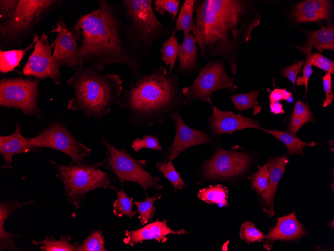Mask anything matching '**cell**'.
<instances>
[{
    "mask_svg": "<svg viewBox=\"0 0 334 251\" xmlns=\"http://www.w3.org/2000/svg\"><path fill=\"white\" fill-rule=\"evenodd\" d=\"M258 91L251 90L248 93L233 95L230 99L237 110L244 111L252 108L254 109L253 115L254 116L259 113L262 109L258 101Z\"/></svg>",
    "mask_w": 334,
    "mask_h": 251,
    "instance_id": "31",
    "label": "cell"
},
{
    "mask_svg": "<svg viewBox=\"0 0 334 251\" xmlns=\"http://www.w3.org/2000/svg\"><path fill=\"white\" fill-rule=\"evenodd\" d=\"M59 0H18L7 23L0 26V49L20 45L34 34L36 26L48 14L59 8Z\"/></svg>",
    "mask_w": 334,
    "mask_h": 251,
    "instance_id": "6",
    "label": "cell"
},
{
    "mask_svg": "<svg viewBox=\"0 0 334 251\" xmlns=\"http://www.w3.org/2000/svg\"><path fill=\"white\" fill-rule=\"evenodd\" d=\"M186 105L178 75L170 74L164 66L130 83L118 104L130 112L129 123L137 128L162 123L166 115L180 112Z\"/></svg>",
    "mask_w": 334,
    "mask_h": 251,
    "instance_id": "3",
    "label": "cell"
},
{
    "mask_svg": "<svg viewBox=\"0 0 334 251\" xmlns=\"http://www.w3.org/2000/svg\"><path fill=\"white\" fill-rule=\"evenodd\" d=\"M250 163L248 155L218 149L206 162L204 176L208 179H228L241 174Z\"/></svg>",
    "mask_w": 334,
    "mask_h": 251,
    "instance_id": "13",
    "label": "cell"
},
{
    "mask_svg": "<svg viewBox=\"0 0 334 251\" xmlns=\"http://www.w3.org/2000/svg\"><path fill=\"white\" fill-rule=\"evenodd\" d=\"M101 136L106 151L100 167L114 173L122 188L126 181L136 183L142 187L146 195L150 188L160 190L162 188L158 182L161 178L154 177L146 170L145 160L134 158L126 149H118L111 144L102 132Z\"/></svg>",
    "mask_w": 334,
    "mask_h": 251,
    "instance_id": "8",
    "label": "cell"
},
{
    "mask_svg": "<svg viewBox=\"0 0 334 251\" xmlns=\"http://www.w3.org/2000/svg\"><path fill=\"white\" fill-rule=\"evenodd\" d=\"M266 132L273 135L276 139L280 141L288 148L290 155L294 154H300L303 152V148L306 146H314L317 143L312 141L307 143L300 140L296 135L286 131L276 130H266L259 128Z\"/></svg>",
    "mask_w": 334,
    "mask_h": 251,
    "instance_id": "25",
    "label": "cell"
},
{
    "mask_svg": "<svg viewBox=\"0 0 334 251\" xmlns=\"http://www.w3.org/2000/svg\"><path fill=\"white\" fill-rule=\"evenodd\" d=\"M31 138L22 136L20 124L16 123L13 133L0 136V153L4 159L2 168H12V156L18 154L38 151L40 148L36 147L31 142Z\"/></svg>",
    "mask_w": 334,
    "mask_h": 251,
    "instance_id": "18",
    "label": "cell"
},
{
    "mask_svg": "<svg viewBox=\"0 0 334 251\" xmlns=\"http://www.w3.org/2000/svg\"><path fill=\"white\" fill-rule=\"evenodd\" d=\"M197 196L206 202L225 207L228 204V189L226 186L219 184L210 185L208 188L199 190Z\"/></svg>",
    "mask_w": 334,
    "mask_h": 251,
    "instance_id": "29",
    "label": "cell"
},
{
    "mask_svg": "<svg viewBox=\"0 0 334 251\" xmlns=\"http://www.w3.org/2000/svg\"><path fill=\"white\" fill-rule=\"evenodd\" d=\"M322 84L325 92V100L322 106L326 107L331 104L334 99V94L332 90V76L330 73H326L322 77Z\"/></svg>",
    "mask_w": 334,
    "mask_h": 251,
    "instance_id": "45",
    "label": "cell"
},
{
    "mask_svg": "<svg viewBox=\"0 0 334 251\" xmlns=\"http://www.w3.org/2000/svg\"><path fill=\"white\" fill-rule=\"evenodd\" d=\"M156 166L158 170L162 173L164 176L172 184L174 192L187 187V185L180 177V173L176 171L171 160L168 162H158Z\"/></svg>",
    "mask_w": 334,
    "mask_h": 251,
    "instance_id": "34",
    "label": "cell"
},
{
    "mask_svg": "<svg viewBox=\"0 0 334 251\" xmlns=\"http://www.w3.org/2000/svg\"><path fill=\"white\" fill-rule=\"evenodd\" d=\"M270 176L266 189L261 193L263 210L271 217L274 215V201L278 184L282 176L288 159L286 155L268 159Z\"/></svg>",
    "mask_w": 334,
    "mask_h": 251,
    "instance_id": "20",
    "label": "cell"
},
{
    "mask_svg": "<svg viewBox=\"0 0 334 251\" xmlns=\"http://www.w3.org/2000/svg\"><path fill=\"white\" fill-rule=\"evenodd\" d=\"M195 2V0L184 1L176 20V30L182 31L184 36L192 33L196 29L193 16Z\"/></svg>",
    "mask_w": 334,
    "mask_h": 251,
    "instance_id": "28",
    "label": "cell"
},
{
    "mask_svg": "<svg viewBox=\"0 0 334 251\" xmlns=\"http://www.w3.org/2000/svg\"><path fill=\"white\" fill-rule=\"evenodd\" d=\"M170 116L175 125L176 134L172 144L164 154L166 160L172 161L186 149L210 141L208 134L187 125L180 112H174Z\"/></svg>",
    "mask_w": 334,
    "mask_h": 251,
    "instance_id": "15",
    "label": "cell"
},
{
    "mask_svg": "<svg viewBox=\"0 0 334 251\" xmlns=\"http://www.w3.org/2000/svg\"><path fill=\"white\" fill-rule=\"evenodd\" d=\"M294 47L304 53L306 56V60L302 69V76H298L296 82V84L298 86L304 85L306 90L309 78L313 72L312 65L310 60L312 48L308 45H306L303 47H300L299 46H295Z\"/></svg>",
    "mask_w": 334,
    "mask_h": 251,
    "instance_id": "38",
    "label": "cell"
},
{
    "mask_svg": "<svg viewBox=\"0 0 334 251\" xmlns=\"http://www.w3.org/2000/svg\"><path fill=\"white\" fill-rule=\"evenodd\" d=\"M196 44L194 36L190 33L184 36L182 42L178 44V70L180 73H189L196 68L198 55Z\"/></svg>",
    "mask_w": 334,
    "mask_h": 251,
    "instance_id": "23",
    "label": "cell"
},
{
    "mask_svg": "<svg viewBox=\"0 0 334 251\" xmlns=\"http://www.w3.org/2000/svg\"><path fill=\"white\" fill-rule=\"evenodd\" d=\"M306 45L315 48L320 52L324 50H334V26L330 25L310 31L307 34Z\"/></svg>",
    "mask_w": 334,
    "mask_h": 251,
    "instance_id": "24",
    "label": "cell"
},
{
    "mask_svg": "<svg viewBox=\"0 0 334 251\" xmlns=\"http://www.w3.org/2000/svg\"><path fill=\"white\" fill-rule=\"evenodd\" d=\"M33 39L35 42L34 49L22 69L23 74L41 80L48 78L56 84L62 86L60 66L52 57L54 42L49 44L46 34L40 36L34 34Z\"/></svg>",
    "mask_w": 334,
    "mask_h": 251,
    "instance_id": "12",
    "label": "cell"
},
{
    "mask_svg": "<svg viewBox=\"0 0 334 251\" xmlns=\"http://www.w3.org/2000/svg\"><path fill=\"white\" fill-rule=\"evenodd\" d=\"M212 108V114L207 119L210 131L214 134H232L236 131L248 128L259 129L260 123L254 118L236 114L232 111H222L214 106Z\"/></svg>",
    "mask_w": 334,
    "mask_h": 251,
    "instance_id": "16",
    "label": "cell"
},
{
    "mask_svg": "<svg viewBox=\"0 0 334 251\" xmlns=\"http://www.w3.org/2000/svg\"><path fill=\"white\" fill-rule=\"evenodd\" d=\"M78 251H106L104 247V235L100 230L94 231L82 242L80 243Z\"/></svg>",
    "mask_w": 334,
    "mask_h": 251,
    "instance_id": "36",
    "label": "cell"
},
{
    "mask_svg": "<svg viewBox=\"0 0 334 251\" xmlns=\"http://www.w3.org/2000/svg\"><path fill=\"white\" fill-rule=\"evenodd\" d=\"M17 0L0 1V26L6 24L12 16Z\"/></svg>",
    "mask_w": 334,
    "mask_h": 251,
    "instance_id": "43",
    "label": "cell"
},
{
    "mask_svg": "<svg viewBox=\"0 0 334 251\" xmlns=\"http://www.w3.org/2000/svg\"><path fill=\"white\" fill-rule=\"evenodd\" d=\"M229 241H228L226 242L222 246V250H228V243Z\"/></svg>",
    "mask_w": 334,
    "mask_h": 251,
    "instance_id": "48",
    "label": "cell"
},
{
    "mask_svg": "<svg viewBox=\"0 0 334 251\" xmlns=\"http://www.w3.org/2000/svg\"><path fill=\"white\" fill-rule=\"evenodd\" d=\"M310 60L312 66L320 68L326 73L334 74V62L318 53L311 54Z\"/></svg>",
    "mask_w": 334,
    "mask_h": 251,
    "instance_id": "42",
    "label": "cell"
},
{
    "mask_svg": "<svg viewBox=\"0 0 334 251\" xmlns=\"http://www.w3.org/2000/svg\"><path fill=\"white\" fill-rule=\"evenodd\" d=\"M296 211L278 218L276 226L266 236L270 241L276 240H286L300 238L305 234L304 227L296 219Z\"/></svg>",
    "mask_w": 334,
    "mask_h": 251,
    "instance_id": "21",
    "label": "cell"
},
{
    "mask_svg": "<svg viewBox=\"0 0 334 251\" xmlns=\"http://www.w3.org/2000/svg\"><path fill=\"white\" fill-rule=\"evenodd\" d=\"M40 79L18 77L0 81V106L16 108L24 115L42 117L38 104Z\"/></svg>",
    "mask_w": 334,
    "mask_h": 251,
    "instance_id": "10",
    "label": "cell"
},
{
    "mask_svg": "<svg viewBox=\"0 0 334 251\" xmlns=\"http://www.w3.org/2000/svg\"><path fill=\"white\" fill-rule=\"evenodd\" d=\"M71 239L68 234H65L61 236L59 240L52 236L46 237L42 241L32 240V242L36 245H41L40 248L42 251H77L80 243H69Z\"/></svg>",
    "mask_w": 334,
    "mask_h": 251,
    "instance_id": "30",
    "label": "cell"
},
{
    "mask_svg": "<svg viewBox=\"0 0 334 251\" xmlns=\"http://www.w3.org/2000/svg\"><path fill=\"white\" fill-rule=\"evenodd\" d=\"M56 28L52 27L50 33L58 35L54 41L52 57L60 66L72 68L74 70L83 66L78 56V46L70 29H68L62 18L58 19Z\"/></svg>",
    "mask_w": 334,
    "mask_h": 251,
    "instance_id": "14",
    "label": "cell"
},
{
    "mask_svg": "<svg viewBox=\"0 0 334 251\" xmlns=\"http://www.w3.org/2000/svg\"><path fill=\"white\" fill-rule=\"evenodd\" d=\"M270 112L276 115L284 113L282 105L279 102L270 103Z\"/></svg>",
    "mask_w": 334,
    "mask_h": 251,
    "instance_id": "47",
    "label": "cell"
},
{
    "mask_svg": "<svg viewBox=\"0 0 334 251\" xmlns=\"http://www.w3.org/2000/svg\"><path fill=\"white\" fill-rule=\"evenodd\" d=\"M152 0H123L119 11L128 23L130 33L143 56L146 57L154 41L170 37L172 33L155 15Z\"/></svg>",
    "mask_w": 334,
    "mask_h": 251,
    "instance_id": "7",
    "label": "cell"
},
{
    "mask_svg": "<svg viewBox=\"0 0 334 251\" xmlns=\"http://www.w3.org/2000/svg\"><path fill=\"white\" fill-rule=\"evenodd\" d=\"M167 222L168 220L165 219L163 221L156 220L136 230H126L123 241L131 246L146 240L155 239L159 242L164 243L167 240L168 234L188 233L184 229L174 230L168 226Z\"/></svg>",
    "mask_w": 334,
    "mask_h": 251,
    "instance_id": "17",
    "label": "cell"
},
{
    "mask_svg": "<svg viewBox=\"0 0 334 251\" xmlns=\"http://www.w3.org/2000/svg\"><path fill=\"white\" fill-rule=\"evenodd\" d=\"M332 1L328 0H306L297 4L291 15L296 23L328 21L332 11Z\"/></svg>",
    "mask_w": 334,
    "mask_h": 251,
    "instance_id": "19",
    "label": "cell"
},
{
    "mask_svg": "<svg viewBox=\"0 0 334 251\" xmlns=\"http://www.w3.org/2000/svg\"><path fill=\"white\" fill-rule=\"evenodd\" d=\"M66 83L74 88V96L67 108L80 111L98 123L108 114L111 108L118 104L124 90L122 81L114 73L104 74L94 68L84 65L74 70Z\"/></svg>",
    "mask_w": 334,
    "mask_h": 251,
    "instance_id": "4",
    "label": "cell"
},
{
    "mask_svg": "<svg viewBox=\"0 0 334 251\" xmlns=\"http://www.w3.org/2000/svg\"><path fill=\"white\" fill-rule=\"evenodd\" d=\"M116 192L117 198L113 204L114 215L120 217L125 215L132 218L137 212L132 209L133 198L128 196L123 189Z\"/></svg>",
    "mask_w": 334,
    "mask_h": 251,
    "instance_id": "33",
    "label": "cell"
},
{
    "mask_svg": "<svg viewBox=\"0 0 334 251\" xmlns=\"http://www.w3.org/2000/svg\"><path fill=\"white\" fill-rule=\"evenodd\" d=\"M304 64V61H298L285 67L282 71V74L291 82L294 88L297 75Z\"/></svg>",
    "mask_w": 334,
    "mask_h": 251,
    "instance_id": "44",
    "label": "cell"
},
{
    "mask_svg": "<svg viewBox=\"0 0 334 251\" xmlns=\"http://www.w3.org/2000/svg\"><path fill=\"white\" fill-rule=\"evenodd\" d=\"M270 176L268 163L263 166H258V170L252 177L253 188L258 194H261L266 188Z\"/></svg>",
    "mask_w": 334,
    "mask_h": 251,
    "instance_id": "39",
    "label": "cell"
},
{
    "mask_svg": "<svg viewBox=\"0 0 334 251\" xmlns=\"http://www.w3.org/2000/svg\"><path fill=\"white\" fill-rule=\"evenodd\" d=\"M194 12L196 29L192 34L200 56L205 60L220 57L235 74L238 52L260 24L259 11L249 0H198Z\"/></svg>",
    "mask_w": 334,
    "mask_h": 251,
    "instance_id": "2",
    "label": "cell"
},
{
    "mask_svg": "<svg viewBox=\"0 0 334 251\" xmlns=\"http://www.w3.org/2000/svg\"><path fill=\"white\" fill-rule=\"evenodd\" d=\"M224 60L217 59L208 62L199 71L198 77L189 86L182 89L187 104L195 100H200L214 106L212 95L220 89L235 90L237 86L234 84L235 79L226 72Z\"/></svg>",
    "mask_w": 334,
    "mask_h": 251,
    "instance_id": "9",
    "label": "cell"
},
{
    "mask_svg": "<svg viewBox=\"0 0 334 251\" xmlns=\"http://www.w3.org/2000/svg\"><path fill=\"white\" fill-rule=\"evenodd\" d=\"M34 41L26 49L3 51L0 49V72L5 74L12 72L20 65L24 56L34 47Z\"/></svg>",
    "mask_w": 334,
    "mask_h": 251,
    "instance_id": "26",
    "label": "cell"
},
{
    "mask_svg": "<svg viewBox=\"0 0 334 251\" xmlns=\"http://www.w3.org/2000/svg\"><path fill=\"white\" fill-rule=\"evenodd\" d=\"M131 147L136 152H139L142 148H148L154 150H162V146L158 141V138L146 135L142 138H136L132 142Z\"/></svg>",
    "mask_w": 334,
    "mask_h": 251,
    "instance_id": "40",
    "label": "cell"
},
{
    "mask_svg": "<svg viewBox=\"0 0 334 251\" xmlns=\"http://www.w3.org/2000/svg\"><path fill=\"white\" fill-rule=\"evenodd\" d=\"M160 197V195L157 193L152 197H146L144 201L133 202V204L137 207L138 218L142 225L146 224L153 219L156 212V207L154 206V203Z\"/></svg>",
    "mask_w": 334,
    "mask_h": 251,
    "instance_id": "35",
    "label": "cell"
},
{
    "mask_svg": "<svg viewBox=\"0 0 334 251\" xmlns=\"http://www.w3.org/2000/svg\"><path fill=\"white\" fill-rule=\"evenodd\" d=\"M98 7L78 17L70 29L76 40L81 39L78 56L82 64L100 72L110 64L128 67L136 80L141 77L144 57L120 17L119 6L98 1Z\"/></svg>",
    "mask_w": 334,
    "mask_h": 251,
    "instance_id": "1",
    "label": "cell"
},
{
    "mask_svg": "<svg viewBox=\"0 0 334 251\" xmlns=\"http://www.w3.org/2000/svg\"><path fill=\"white\" fill-rule=\"evenodd\" d=\"M31 143L39 148L58 150L70 158V165L84 161L92 149L80 142L60 122L52 123L38 135L31 138Z\"/></svg>",
    "mask_w": 334,
    "mask_h": 251,
    "instance_id": "11",
    "label": "cell"
},
{
    "mask_svg": "<svg viewBox=\"0 0 334 251\" xmlns=\"http://www.w3.org/2000/svg\"><path fill=\"white\" fill-rule=\"evenodd\" d=\"M64 185L67 201L79 208L87 193L97 189L117 190L114 176L101 169L100 162L88 164L84 161L77 165L60 164L49 160Z\"/></svg>",
    "mask_w": 334,
    "mask_h": 251,
    "instance_id": "5",
    "label": "cell"
},
{
    "mask_svg": "<svg viewBox=\"0 0 334 251\" xmlns=\"http://www.w3.org/2000/svg\"><path fill=\"white\" fill-rule=\"evenodd\" d=\"M292 93L286 89L276 88L272 90L269 95L270 103L278 102L282 100L290 101L292 98Z\"/></svg>",
    "mask_w": 334,
    "mask_h": 251,
    "instance_id": "46",
    "label": "cell"
},
{
    "mask_svg": "<svg viewBox=\"0 0 334 251\" xmlns=\"http://www.w3.org/2000/svg\"><path fill=\"white\" fill-rule=\"evenodd\" d=\"M240 236L247 243L260 242L266 238V235L256 227L254 223L248 221L242 224L240 230Z\"/></svg>",
    "mask_w": 334,
    "mask_h": 251,
    "instance_id": "37",
    "label": "cell"
},
{
    "mask_svg": "<svg viewBox=\"0 0 334 251\" xmlns=\"http://www.w3.org/2000/svg\"><path fill=\"white\" fill-rule=\"evenodd\" d=\"M312 112L308 104L298 101L295 104L290 118L288 131L296 135L306 123L314 120Z\"/></svg>",
    "mask_w": 334,
    "mask_h": 251,
    "instance_id": "27",
    "label": "cell"
},
{
    "mask_svg": "<svg viewBox=\"0 0 334 251\" xmlns=\"http://www.w3.org/2000/svg\"><path fill=\"white\" fill-rule=\"evenodd\" d=\"M32 200L21 202L18 200L1 202L0 203V250L10 249L21 250L14 244L12 237L17 238L19 236L7 232L4 228V224L12 212L22 206L28 204H34Z\"/></svg>",
    "mask_w": 334,
    "mask_h": 251,
    "instance_id": "22",
    "label": "cell"
},
{
    "mask_svg": "<svg viewBox=\"0 0 334 251\" xmlns=\"http://www.w3.org/2000/svg\"><path fill=\"white\" fill-rule=\"evenodd\" d=\"M180 2V0H156L154 4L155 10L160 15L166 12L172 14L174 19L178 14Z\"/></svg>",
    "mask_w": 334,
    "mask_h": 251,
    "instance_id": "41",
    "label": "cell"
},
{
    "mask_svg": "<svg viewBox=\"0 0 334 251\" xmlns=\"http://www.w3.org/2000/svg\"><path fill=\"white\" fill-rule=\"evenodd\" d=\"M178 50V38L174 31L168 39L164 42L161 49V59L166 65L169 66L170 74H172L177 60Z\"/></svg>",
    "mask_w": 334,
    "mask_h": 251,
    "instance_id": "32",
    "label": "cell"
}]
</instances>
